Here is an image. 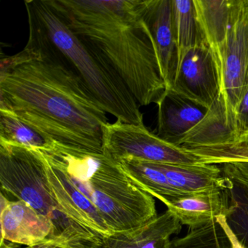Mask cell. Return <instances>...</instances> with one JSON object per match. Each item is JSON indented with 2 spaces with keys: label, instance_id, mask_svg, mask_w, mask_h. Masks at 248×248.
I'll return each mask as SVG.
<instances>
[{
  "label": "cell",
  "instance_id": "cell-8",
  "mask_svg": "<svg viewBox=\"0 0 248 248\" xmlns=\"http://www.w3.org/2000/svg\"><path fill=\"white\" fill-rule=\"evenodd\" d=\"M174 91L209 110L220 94V77L210 46L187 50L180 59Z\"/></svg>",
  "mask_w": 248,
  "mask_h": 248
},
{
  "label": "cell",
  "instance_id": "cell-18",
  "mask_svg": "<svg viewBox=\"0 0 248 248\" xmlns=\"http://www.w3.org/2000/svg\"><path fill=\"white\" fill-rule=\"evenodd\" d=\"M172 13L179 61L189 49L210 46L197 18L194 0H172Z\"/></svg>",
  "mask_w": 248,
  "mask_h": 248
},
{
  "label": "cell",
  "instance_id": "cell-7",
  "mask_svg": "<svg viewBox=\"0 0 248 248\" xmlns=\"http://www.w3.org/2000/svg\"><path fill=\"white\" fill-rule=\"evenodd\" d=\"M103 153L116 162L134 159L170 165L202 163L185 148L168 143L151 133L144 124H131L117 120L103 127Z\"/></svg>",
  "mask_w": 248,
  "mask_h": 248
},
{
  "label": "cell",
  "instance_id": "cell-16",
  "mask_svg": "<svg viewBox=\"0 0 248 248\" xmlns=\"http://www.w3.org/2000/svg\"><path fill=\"white\" fill-rule=\"evenodd\" d=\"M197 18L212 50L223 44L245 0H194Z\"/></svg>",
  "mask_w": 248,
  "mask_h": 248
},
{
  "label": "cell",
  "instance_id": "cell-14",
  "mask_svg": "<svg viewBox=\"0 0 248 248\" xmlns=\"http://www.w3.org/2000/svg\"><path fill=\"white\" fill-rule=\"evenodd\" d=\"M152 164L166 175L175 188L187 195L226 190L232 183L223 176L218 165L215 164Z\"/></svg>",
  "mask_w": 248,
  "mask_h": 248
},
{
  "label": "cell",
  "instance_id": "cell-6",
  "mask_svg": "<svg viewBox=\"0 0 248 248\" xmlns=\"http://www.w3.org/2000/svg\"><path fill=\"white\" fill-rule=\"evenodd\" d=\"M212 50L220 72V94L200 126L205 134L228 144L239 104L248 91V0L235 15L223 44Z\"/></svg>",
  "mask_w": 248,
  "mask_h": 248
},
{
  "label": "cell",
  "instance_id": "cell-19",
  "mask_svg": "<svg viewBox=\"0 0 248 248\" xmlns=\"http://www.w3.org/2000/svg\"><path fill=\"white\" fill-rule=\"evenodd\" d=\"M0 141L38 149L50 150L55 142L46 139L8 110L0 109Z\"/></svg>",
  "mask_w": 248,
  "mask_h": 248
},
{
  "label": "cell",
  "instance_id": "cell-13",
  "mask_svg": "<svg viewBox=\"0 0 248 248\" xmlns=\"http://www.w3.org/2000/svg\"><path fill=\"white\" fill-rule=\"evenodd\" d=\"M181 226L178 218L167 210L138 229L104 238L99 248H170V236L180 233Z\"/></svg>",
  "mask_w": 248,
  "mask_h": 248
},
{
  "label": "cell",
  "instance_id": "cell-1",
  "mask_svg": "<svg viewBox=\"0 0 248 248\" xmlns=\"http://www.w3.org/2000/svg\"><path fill=\"white\" fill-rule=\"evenodd\" d=\"M28 21L25 48L1 59L0 109L55 143L103 153L107 113L66 58Z\"/></svg>",
  "mask_w": 248,
  "mask_h": 248
},
{
  "label": "cell",
  "instance_id": "cell-11",
  "mask_svg": "<svg viewBox=\"0 0 248 248\" xmlns=\"http://www.w3.org/2000/svg\"><path fill=\"white\" fill-rule=\"evenodd\" d=\"M144 18L152 34L167 90H172L179 50L172 23V0H146Z\"/></svg>",
  "mask_w": 248,
  "mask_h": 248
},
{
  "label": "cell",
  "instance_id": "cell-26",
  "mask_svg": "<svg viewBox=\"0 0 248 248\" xmlns=\"http://www.w3.org/2000/svg\"><path fill=\"white\" fill-rule=\"evenodd\" d=\"M231 144L236 145V146H244L248 147V134L243 136L242 139H239L236 143H231Z\"/></svg>",
  "mask_w": 248,
  "mask_h": 248
},
{
  "label": "cell",
  "instance_id": "cell-3",
  "mask_svg": "<svg viewBox=\"0 0 248 248\" xmlns=\"http://www.w3.org/2000/svg\"><path fill=\"white\" fill-rule=\"evenodd\" d=\"M43 152L93 204L113 233L138 229L158 216L154 197L104 153L58 143Z\"/></svg>",
  "mask_w": 248,
  "mask_h": 248
},
{
  "label": "cell",
  "instance_id": "cell-20",
  "mask_svg": "<svg viewBox=\"0 0 248 248\" xmlns=\"http://www.w3.org/2000/svg\"><path fill=\"white\" fill-rule=\"evenodd\" d=\"M170 248H231L230 241L216 220L190 226L185 236L171 240Z\"/></svg>",
  "mask_w": 248,
  "mask_h": 248
},
{
  "label": "cell",
  "instance_id": "cell-28",
  "mask_svg": "<svg viewBox=\"0 0 248 248\" xmlns=\"http://www.w3.org/2000/svg\"><path fill=\"white\" fill-rule=\"evenodd\" d=\"M121 248V247H116V248Z\"/></svg>",
  "mask_w": 248,
  "mask_h": 248
},
{
  "label": "cell",
  "instance_id": "cell-4",
  "mask_svg": "<svg viewBox=\"0 0 248 248\" xmlns=\"http://www.w3.org/2000/svg\"><path fill=\"white\" fill-rule=\"evenodd\" d=\"M31 18L66 58L98 105L123 123L143 124L140 105L115 71L75 35L46 0L25 1Z\"/></svg>",
  "mask_w": 248,
  "mask_h": 248
},
{
  "label": "cell",
  "instance_id": "cell-27",
  "mask_svg": "<svg viewBox=\"0 0 248 248\" xmlns=\"http://www.w3.org/2000/svg\"><path fill=\"white\" fill-rule=\"evenodd\" d=\"M0 248H29V247H27V248H19V247L16 245V244H8L6 242H3V243H0Z\"/></svg>",
  "mask_w": 248,
  "mask_h": 248
},
{
  "label": "cell",
  "instance_id": "cell-5",
  "mask_svg": "<svg viewBox=\"0 0 248 248\" xmlns=\"http://www.w3.org/2000/svg\"><path fill=\"white\" fill-rule=\"evenodd\" d=\"M2 191L26 202L53 224L52 239L71 248H98L103 239L72 220L62 207L47 178L43 152L0 141Z\"/></svg>",
  "mask_w": 248,
  "mask_h": 248
},
{
  "label": "cell",
  "instance_id": "cell-24",
  "mask_svg": "<svg viewBox=\"0 0 248 248\" xmlns=\"http://www.w3.org/2000/svg\"><path fill=\"white\" fill-rule=\"evenodd\" d=\"M216 220L221 225L222 227L226 232L229 241H230L231 248H247L245 245L241 243L240 241L238 239L230 226L228 224L226 215H220V216H217L216 217Z\"/></svg>",
  "mask_w": 248,
  "mask_h": 248
},
{
  "label": "cell",
  "instance_id": "cell-17",
  "mask_svg": "<svg viewBox=\"0 0 248 248\" xmlns=\"http://www.w3.org/2000/svg\"><path fill=\"white\" fill-rule=\"evenodd\" d=\"M119 162L126 174L140 188L166 206L189 196L175 188L166 175L150 162L134 159H124Z\"/></svg>",
  "mask_w": 248,
  "mask_h": 248
},
{
  "label": "cell",
  "instance_id": "cell-12",
  "mask_svg": "<svg viewBox=\"0 0 248 248\" xmlns=\"http://www.w3.org/2000/svg\"><path fill=\"white\" fill-rule=\"evenodd\" d=\"M157 107L156 135L162 140L178 146L208 111L173 90H167Z\"/></svg>",
  "mask_w": 248,
  "mask_h": 248
},
{
  "label": "cell",
  "instance_id": "cell-15",
  "mask_svg": "<svg viewBox=\"0 0 248 248\" xmlns=\"http://www.w3.org/2000/svg\"><path fill=\"white\" fill-rule=\"evenodd\" d=\"M185 226H194L216 220L220 215H227L230 200L227 189L191 194L167 205Z\"/></svg>",
  "mask_w": 248,
  "mask_h": 248
},
{
  "label": "cell",
  "instance_id": "cell-25",
  "mask_svg": "<svg viewBox=\"0 0 248 248\" xmlns=\"http://www.w3.org/2000/svg\"><path fill=\"white\" fill-rule=\"evenodd\" d=\"M29 248H71L69 245L59 241L49 239L39 245L29 247Z\"/></svg>",
  "mask_w": 248,
  "mask_h": 248
},
{
  "label": "cell",
  "instance_id": "cell-21",
  "mask_svg": "<svg viewBox=\"0 0 248 248\" xmlns=\"http://www.w3.org/2000/svg\"><path fill=\"white\" fill-rule=\"evenodd\" d=\"M227 191L230 207L226 220L241 243L248 248V189L232 182Z\"/></svg>",
  "mask_w": 248,
  "mask_h": 248
},
{
  "label": "cell",
  "instance_id": "cell-9",
  "mask_svg": "<svg viewBox=\"0 0 248 248\" xmlns=\"http://www.w3.org/2000/svg\"><path fill=\"white\" fill-rule=\"evenodd\" d=\"M1 243L9 242L27 247L52 239L53 224L28 203L10 201L1 192Z\"/></svg>",
  "mask_w": 248,
  "mask_h": 248
},
{
  "label": "cell",
  "instance_id": "cell-2",
  "mask_svg": "<svg viewBox=\"0 0 248 248\" xmlns=\"http://www.w3.org/2000/svg\"><path fill=\"white\" fill-rule=\"evenodd\" d=\"M67 28L101 56L140 106L157 105L167 91L146 0H46Z\"/></svg>",
  "mask_w": 248,
  "mask_h": 248
},
{
  "label": "cell",
  "instance_id": "cell-22",
  "mask_svg": "<svg viewBox=\"0 0 248 248\" xmlns=\"http://www.w3.org/2000/svg\"><path fill=\"white\" fill-rule=\"evenodd\" d=\"M218 165L225 178L248 189V162H225Z\"/></svg>",
  "mask_w": 248,
  "mask_h": 248
},
{
  "label": "cell",
  "instance_id": "cell-10",
  "mask_svg": "<svg viewBox=\"0 0 248 248\" xmlns=\"http://www.w3.org/2000/svg\"><path fill=\"white\" fill-rule=\"evenodd\" d=\"M42 152V151H41ZM43 152L52 189L68 216L103 238L114 234L92 202L74 185L64 171Z\"/></svg>",
  "mask_w": 248,
  "mask_h": 248
},
{
  "label": "cell",
  "instance_id": "cell-23",
  "mask_svg": "<svg viewBox=\"0 0 248 248\" xmlns=\"http://www.w3.org/2000/svg\"><path fill=\"white\" fill-rule=\"evenodd\" d=\"M248 134V91L242 98L239 108L235 117L233 123V131H232V142L236 143L243 136Z\"/></svg>",
  "mask_w": 248,
  "mask_h": 248
}]
</instances>
